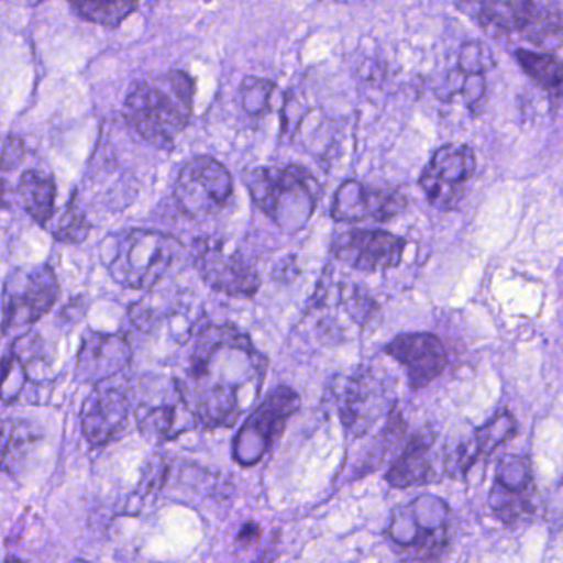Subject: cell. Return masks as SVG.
I'll use <instances>...</instances> for the list:
<instances>
[{"instance_id":"cell-1","label":"cell","mask_w":563,"mask_h":563,"mask_svg":"<svg viewBox=\"0 0 563 563\" xmlns=\"http://www.w3.org/2000/svg\"><path fill=\"white\" fill-rule=\"evenodd\" d=\"M268 358L232 324H209L197 332L187 367L176 378L180 395L200 427L232 428L256 407Z\"/></svg>"},{"instance_id":"cell-2","label":"cell","mask_w":563,"mask_h":563,"mask_svg":"<svg viewBox=\"0 0 563 563\" xmlns=\"http://www.w3.org/2000/svg\"><path fill=\"white\" fill-rule=\"evenodd\" d=\"M196 84L184 71H169L159 80L140 81L126 98L131 126L154 147L173 150L194 110Z\"/></svg>"},{"instance_id":"cell-3","label":"cell","mask_w":563,"mask_h":563,"mask_svg":"<svg viewBox=\"0 0 563 563\" xmlns=\"http://www.w3.org/2000/svg\"><path fill=\"white\" fill-rule=\"evenodd\" d=\"M243 183L255 206L289 235L305 229L321 197L316 177L296 164L249 170L243 174Z\"/></svg>"},{"instance_id":"cell-4","label":"cell","mask_w":563,"mask_h":563,"mask_svg":"<svg viewBox=\"0 0 563 563\" xmlns=\"http://www.w3.org/2000/svg\"><path fill=\"white\" fill-rule=\"evenodd\" d=\"M453 512L433 494L395 507L385 536L394 552L408 562H437L450 549Z\"/></svg>"},{"instance_id":"cell-5","label":"cell","mask_w":563,"mask_h":563,"mask_svg":"<svg viewBox=\"0 0 563 563\" xmlns=\"http://www.w3.org/2000/svg\"><path fill=\"white\" fill-rule=\"evenodd\" d=\"M180 243L154 230H130L103 243L101 258L111 278L131 289H151L176 262Z\"/></svg>"},{"instance_id":"cell-6","label":"cell","mask_w":563,"mask_h":563,"mask_svg":"<svg viewBox=\"0 0 563 563\" xmlns=\"http://www.w3.org/2000/svg\"><path fill=\"white\" fill-rule=\"evenodd\" d=\"M299 407L301 398L291 387L279 385L269 391L233 438V460L245 467L258 464L282 438Z\"/></svg>"},{"instance_id":"cell-7","label":"cell","mask_w":563,"mask_h":563,"mask_svg":"<svg viewBox=\"0 0 563 563\" xmlns=\"http://www.w3.org/2000/svg\"><path fill=\"white\" fill-rule=\"evenodd\" d=\"M136 401L134 418L147 440L159 443L176 440L180 434L199 427L180 395L176 378L166 382L163 377L146 375L137 382Z\"/></svg>"},{"instance_id":"cell-8","label":"cell","mask_w":563,"mask_h":563,"mask_svg":"<svg viewBox=\"0 0 563 563\" xmlns=\"http://www.w3.org/2000/svg\"><path fill=\"white\" fill-rule=\"evenodd\" d=\"M232 196L233 179L229 169L210 156L190 159L174 186V199L180 212L196 222L219 216Z\"/></svg>"},{"instance_id":"cell-9","label":"cell","mask_w":563,"mask_h":563,"mask_svg":"<svg viewBox=\"0 0 563 563\" xmlns=\"http://www.w3.org/2000/svg\"><path fill=\"white\" fill-rule=\"evenodd\" d=\"M60 298V286L48 265L14 269L2 291V331L27 328L52 311Z\"/></svg>"},{"instance_id":"cell-10","label":"cell","mask_w":563,"mask_h":563,"mask_svg":"<svg viewBox=\"0 0 563 563\" xmlns=\"http://www.w3.org/2000/svg\"><path fill=\"white\" fill-rule=\"evenodd\" d=\"M194 262L203 282L232 298H252L260 288L255 266L240 252H230L222 240L199 239L194 245Z\"/></svg>"},{"instance_id":"cell-11","label":"cell","mask_w":563,"mask_h":563,"mask_svg":"<svg viewBox=\"0 0 563 563\" xmlns=\"http://www.w3.org/2000/svg\"><path fill=\"white\" fill-rule=\"evenodd\" d=\"M533 467L523 454H504L497 461L489 507L504 526L526 522L536 514Z\"/></svg>"},{"instance_id":"cell-12","label":"cell","mask_w":563,"mask_h":563,"mask_svg":"<svg viewBox=\"0 0 563 563\" xmlns=\"http://www.w3.org/2000/svg\"><path fill=\"white\" fill-rule=\"evenodd\" d=\"M476 154L466 144H446L431 156L420 177L428 202L440 210L457 209L467 183L476 174Z\"/></svg>"},{"instance_id":"cell-13","label":"cell","mask_w":563,"mask_h":563,"mask_svg":"<svg viewBox=\"0 0 563 563\" xmlns=\"http://www.w3.org/2000/svg\"><path fill=\"white\" fill-rule=\"evenodd\" d=\"M335 395L339 418L352 438L365 437L395 407L387 378L372 371L342 380Z\"/></svg>"},{"instance_id":"cell-14","label":"cell","mask_w":563,"mask_h":563,"mask_svg":"<svg viewBox=\"0 0 563 563\" xmlns=\"http://www.w3.org/2000/svg\"><path fill=\"white\" fill-rule=\"evenodd\" d=\"M407 240L385 230L352 229L334 236L331 253L338 262L375 273L397 268L404 258Z\"/></svg>"},{"instance_id":"cell-15","label":"cell","mask_w":563,"mask_h":563,"mask_svg":"<svg viewBox=\"0 0 563 563\" xmlns=\"http://www.w3.org/2000/svg\"><path fill=\"white\" fill-rule=\"evenodd\" d=\"M407 209V197L397 189H375L358 180L341 184L334 200L331 216L335 222H388Z\"/></svg>"},{"instance_id":"cell-16","label":"cell","mask_w":563,"mask_h":563,"mask_svg":"<svg viewBox=\"0 0 563 563\" xmlns=\"http://www.w3.org/2000/svg\"><path fill=\"white\" fill-rule=\"evenodd\" d=\"M454 5L489 37H526L542 18L536 0H454Z\"/></svg>"},{"instance_id":"cell-17","label":"cell","mask_w":563,"mask_h":563,"mask_svg":"<svg viewBox=\"0 0 563 563\" xmlns=\"http://www.w3.org/2000/svg\"><path fill=\"white\" fill-rule=\"evenodd\" d=\"M385 352L407 368L408 384L413 390L428 387L448 365L443 342L430 332H405L388 342Z\"/></svg>"},{"instance_id":"cell-18","label":"cell","mask_w":563,"mask_h":563,"mask_svg":"<svg viewBox=\"0 0 563 563\" xmlns=\"http://www.w3.org/2000/svg\"><path fill=\"white\" fill-rule=\"evenodd\" d=\"M131 400L118 388L98 387L81 407V431L91 446L118 440L130 423Z\"/></svg>"},{"instance_id":"cell-19","label":"cell","mask_w":563,"mask_h":563,"mask_svg":"<svg viewBox=\"0 0 563 563\" xmlns=\"http://www.w3.org/2000/svg\"><path fill=\"white\" fill-rule=\"evenodd\" d=\"M133 357L124 335L88 332L77 357V377L85 384H103L120 374Z\"/></svg>"},{"instance_id":"cell-20","label":"cell","mask_w":563,"mask_h":563,"mask_svg":"<svg viewBox=\"0 0 563 563\" xmlns=\"http://www.w3.org/2000/svg\"><path fill=\"white\" fill-rule=\"evenodd\" d=\"M437 434L430 428L411 434L397 460L391 463L385 479L391 487L424 486L434 481L433 450Z\"/></svg>"},{"instance_id":"cell-21","label":"cell","mask_w":563,"mask_h":563,"mask_svg":"<svg viewBox=\"0 0 563 563\" xmlns=\"http://www.w3.org/2000/svg\"><path fill=\"white\" fill-rule=\"evenodd\" d=\"M44 441L42 428L24 418L0 420V471L19 476Z\"/></svg>"},{"instance_id":"cell-22","label":"cell","mask_w":563,"mask_h":563,"mask_svg":"<svg viewBox=\"0 0 563 563\" xmlns=\"http://www.w3.org/2000/svg\"><path fill=\"white\" fill-rule=\"evenodd\" d=\"M18 194L25 212L38 225L45 227L51 222L57 199V184L54 177L37 169L25 170L19 183Z\"/></svg>"},{"instance_id":"cell-23","label":"cell","mask_w":563,"mask_h":563,"mask_svg":"<svg viewBox=\"0 0 563 563\" xmlns=\"http://www.w3.org/2000/svg\"><path fill=\"white\" fill-rule=\"evenodd\" d=\"M516 60L523 71L542 87L550 97L560 100L562 97V64L552 54H537V52L517 48Z\"/></svg>"},{"instance_id":"cell-24","label":"cell","mask_w":563,"mask_h":563,"mask_svg":"<svg viewBox=\"0 0 563 563\" xmlns=\"http://www.w3.org/2000/svg\"><path fill=\"white\" fill-rule=\"evenodd\" d=\"M71 8L85 21L117 29L134 14L137 0H70Z\"/></svg>"},{"instance_id":"cell-25","label":"cell","mask_w":563,"mask_h":563,"mask_svg":"<svg viewBox=\"0 0 563 563\" xmlns=\"http://www.w3.org/2000/svg\"><path fill=\"white\" fill-rule=\"evenodd\" d=\"M517 430H519V424L510 411L500 410L494 413L493 418H489L487 423L474 434L473 446L476 463L479 460H489L496 453L497 448L516 437Z\"/></svg>"},{"instance_id":"cell-26","label":"cell","mask_w":563,"mask_h":563,"mask_svg":"<svg viewBox=\"0 0 563 563\" xmlns=\"http://www.w3.org/2000/svg\"><path fill=\"white\" fill-rule=\"evenodd\" d=\"M276 85L262 78L249 77L243 80L240 95H242L243 110L250 117H263L269 110V100Z\"/></svg>"},{"instance_id":"cell-27","label":"cell","mask_w":563,"mask_h":563,"mask_svg":"<svg viewBox=\"0 0 563 563\" xmlns=\"http://www.w3.org/2000/svg\"><path fill=\"white\" fill-rule=\"evenodd\" d=\"M91 225L88 223L87 217L81 212L80 207L71 203L65 216L58 222L57 229L54 230V236L60 242L80 243L87 239L90 233Z\"/></svg>"},{"instance_id":"cell-28","label":"cell","mask_w":563,"mask_h":563,"mask_svg":"<svg viewBox=\"0 0 563 563\" xmlns=\"http://www.w3.org/2000/svg\"><path fill=\"white\" fill-rule=\"evenodd\" d=\"M493 67L490 52L479 42H470L461 47L457 70L467 75H484Z\"/></svg>"},{"instance_id":"cell-29","label":"cell","mask_w":563,"mask_h":563,"mask_svg":"<svg viewBox=\"0 0 563 563\" xmlns=\"http://www.w3.org/2000/svg\"><path fill=\"white\" fill-rule=\"evenodd\" d=\"M24 153V144L19 137H0V169L11 170L18 167Z\"/></svg>"},{"instance_id":"cell-30","label":"cell","mask_w":563,"mask_h":563,"mask_svg":"<svg viewBox=\"0 0 563 563\" xmlns=\"http://www.w3.org/2000/svg\"><path fill=\"white\" fill-rule=\"evenodd\" d=\"M260 536H262V529H260L258 523L250 520V522H246L245 526L242 527L239 536H236V540H239L240 543H243V545H249V543L258 540Z\"/></svg>"},{"instance_id":"cell-31","label":"cell","mask_w":563,"mask_h":563,"mask_svg":"<svg viewBox=\"0 0 563 563\" xmlns=\"http://www.w3.org/2000/svg\"><path fill=\"white\" fill-rule=\"evenodd\" d=\"M8 186H5V183H2V180H0V209H8Z\"/></svg>"}]
</instances>
